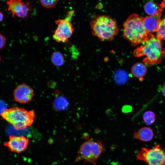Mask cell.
<instances>
[{
	"instance_id": "cell-5",
	"label": "cell",
	"mask_w": 165,
	"mask_h": 165,
	"mask_svg": "<svg viewBox=\"0 0 165 165\" xmlns=\"http://www.w3.org/2000/svg\"><path fill=\"white\" fill-rule=\"evenodd\" d=\"M102 143L89 140L83 142L81 145L76 157L75 162L83 161L93 165H97V162L101 154L105 151Z\"/></svg>"
},
{
	"instance_id": "cell-4",
	"label": "cell",
	"mask_w": 165,
	"mask_h": 165,
	"mask_svg": "<svg viewBox=\"0 0 165 165\" xmlns=\"http://www.w3.org/2000/svg\"><path fill=\"white\" fill-rule=\"evenodd\" d=\"M0 116L17 130H23L30 126L35 116L34 110L28 111L24 108L16 107L7 108Z\"/></svg>"
},
{
	"instance_id": "cell-23",
	"label": "cell",
	"mask_w": 165,
	"mask_h": 165,
	"mask_svg": "<svg viewBox=\"0 0 165 165\" xmlns=\"http://www.w3.org/2000/svg\"><path fill=\"white\" fill-rule=\"evenodd\" d=\"M6 42V39L5 36L0 33V50L4 46Z\"/></svg>"
},
{
	"instance_id": "cell-6",
	"label": "cell",
	"mask_w": 165,
	"mask_h": 165,
	"mask_svg": "<svg viewBox=\"0 0 165 165\" xmlns=\"http://www.w3.org/2000/svg\"><path fill=\"white\" fill-rule=\"evenodd\" d=\"M137 158L147 165H165V149L159 144L151 148L143 147L137 153Z\"/></svg>"
},
{
	"instance_id": "cell-16",
	"label": "cell",
	"mask_w": 165,
	"mask_h": 165,
	"mask_svg": "<svg viewBox=\"0 0 165 165\" xmlns=\"http://www.w3.org/2000/svg\"><path fill=\"white\" fill-rule=\"evenodd\" d=\"M22 3L23 2L20 0H10L7 1L8 10L12 13L13 17L20 10Z\"/></svg>"
},
{
	"instance_id": "cell-17",
	"label": "cell",
	"mask_w": 165,
	"mask_h": 165,
	"mask_svg": "<svg viewBox=\"0 0 165 165\" xmlns=\"http://www.w3.org/2000/svg\"><path fill=\"white\" fill-rule=\"evenodd\" d=\"M51 61L53 64L57 66L62 65L64 62L63 54L58 51H55L53 53L51 56Z\"/></svg>"
},
{
	"instance_id": "cell-2",
	"label": "cell",
	"mask_w": 165,
	"mask_h": 165,
	"mask_svg": "<svg viewBox=\"0 0 165 165\" xmlns=\"http://www.w3.org/2000/svg\"><path fill=\"white\" fill-rule=\"evenodd\" d=\"M133 54L135 57L145 56L143 62L150 65L161 62L162 58L165 56V49L161 40L151 34L144 45L134 50Z\"/></svg>"
},
{
	"instance_id": "cell-19",
	"label": "cell",
	"mask_w": 165,
	"mask_h": 165,
	"mask_svg": "<svg viewBox=\"0 0 165 165\" xmlns=\"http://www.w3.org/2000/svg\"><path fill=\"white\" fill-rule=\"evenodd\" d=\"M29 5L28 3L23 2L20 11L16 13L15 15L22 18L26 17L29 12Z\"/></svg>"
},
{
	"instance_id": "cell-11",
	"label": "cell",
	"mask_w": 165,
	"mask_h": 165,
	"mask_svg": "<svg viewBox=\"0 0 165 165\" xmlns=\"http://www.w3.org/2000/svg\"><path fill=\"white\" fill-rule=\"evenodd\" d=\"M153 136L154 134L152 130L147 127L140 128L134 134V138L144 142L150 141L152 139Z\"/></svg>"
},
{
	"instance_id": "cell-3",
	"label": "cell",
	"mask_w": 165,
	"mask_h": 165,
	"mask_svg": "<svg viewBox=\"0 0 165 165\" xmlns=\"http://www.w3.org/2000/svg\"><path fill=\"white\" fill-rule=\"evenodd\" d=\"M93 35L102 41H110L117 35L119 27L116 20L110 16L102 15L90 22Z\"/></svg>"
},
{
	"instance_id": "cell-24",
	"label": "cell",
	"mask_w": 165,
	"mask_h": 165,
	"mask_svg": "<svg viewBox=\"0 0 165 165\" xmlns=\"http://www.w3.org/2000/svg\"><path fill=\"white\" fill-rule=\"evenodd\" d=\"M162 88L163 94L165 97V82L163 85Z\"/></svg>"
},
{
	"instance_id": "cell-13",
	"label": "cell",
	"mask_w": 165,
	"mask_h": 165,
	"mask_svg": "<svg viewBox=\"0 0 165 165\" xmlns=\"http://www.w3.org/2000/svg\"><path fill=\"white\" fill-rule=\"evenodd\" d=\"M131 72L134 77L142 79L147 73V68L143 63L141 62L137 63L132 66L131 69Z\"/></svg>"
},
{
	"instance_id": "cell-9",
	"label": "cell",
	"mask_w": 165,
	"mask_h": 165,
	"mask_svg": "<svg viewBox=\"0 0 165 165\" xmlns=\"http://www.w3.org/2000/svg\"><path fill=\"white\" fill-rule=\"evenodd\" d=\"M15 101L20 103L25 104L30 102L34 94L31 87L25 84L17 85L13 93Z\"/></svg>"
},
{
	"instance_id": "cell-20",
	"label": "cell",
	"mask_w": 165,
	"mask_h": 165,
	"mask_svg": "<svg viewBox=\"0 0 165 165\" xmlns=\"http://www.w3.org/2000/svg\"><path fill=\"white\" fill-rule=\"evenodd\" d=\"M156 37L161 40H165V17L161 20Z\"/></svg>"
},
{
	"instance_id": "cell-27",
	"label": "cell",
	"mask_w": 165,
	"mask_h": 165,
	"mask_svg": "<svg viewBox=\"0 0 165 165\" xmlns=\"http://www.w3.org/2000/svg\"><path fill=\"white\" fill-rule=\"evenodd\" d=\"M1 56H0V62H1Z\"/></svg>"
},
{
	"instance_id": "cell-10",
	"label": "cell",
	"mask_w": 165,
	"mask_h": 165,
	"mask_svg": "<svg viewBox=\"0 0 165 165\" xmlns=\"http://www.w3.org/2000/svg\"><path fill=\"white\" fill-rule=\"evenodd\" d=\"M162 9L155 15L144 17L143 23L146 31L149 33L157 32L161 20Z\"/></svg>"
},
{
	"instance_id": "cell-21",
	"label": "cell",
	"mask_w": 165,
	"mask_h": 165,
	"mask_svg": "<svg viewBox=\"0 0 165 165\" xmlns=\"http://www.w3.org/2000/svg\"><path fill=\"white\" fill-rule=\"evenodd\" d=\"M57 0H40L41 5L46 8H51L55 6L57 3Z\"/></svg>"
},
{
	"instance_id": "cell-18",
	"label": "cell",
	"mask_w": 165,
	"mask_h": 165,
	"mask_svg": "<svg viewBox=\"0 0 165 165\" xmlns=\"http://www.w3.org/2000/svg\"><path fill=\"white\" fill-rule=\"evenodd\" d=\"M143 117L144 122L147 125H150L152 124L156 119V116L155 113L150 111L145 112Z\"/></svg>"
},
{
	"instance_id": "cell-26",
	"label": "cell",
	"mask_w": 165,
	"mask_h": 165,
	"mask_svg": "<svg viewBox=\"0 0 165 165\" xmlns=\"http://www.w3.org/2000/svg\"><path fill=\"white\" fill-rule=\"evenodd\" d=\"M4 15L3 13L0 11V22L3 19Z\"/></svg>"
},
{
	"instance_id": "cell-22",
	"label": "cell",
	"mask_w": 165,
	"mask_h": 165,
	"mask_svg": "<svg viewBox=\"0 0 165 165\" xmlns=\"http://www.w3.org/2000/svg\"><path fill=\"white\" fill-rule=\"evenodd\" d=\"M7 105L3 100H0V115L7 109Z\"/></svg>"
},
{
	"instance_id": "cell-15",
	"label": "cell",
	"mask_w": 165,
	"mask_h": 165,
	"mask_svg": "<svg viewBox=\"0 0 165 165\" xmlns=\"http://www.w3.org/2000/svg\"><path fill=\"white\" fill-rule=\"evenodd\" d=\"M54 108L58 111L65 110L68 107L69 102L68 100L64 97L59 96L56 97L53 102Z\"/></svg>"
},
{
	"instance_id": "cell-14",
	"label": "cell",
	"mask_w": 165,
	"mask_h": 165,
	"mask_svg": "<svg viewBox=\"0 0 165 165\" xmlns=\"http://www.w3.org/2000/svg\"><path fill=\"white\" fill-rule=\"evenodd\" d=\"M115 82L118 85H123L125 83L128 79V75L127 72L119 69L116 71L113 76Z\"/></svg>"
},
{
	"instance_id": "cell-25",
	"label": "cell",
	"mask_w": 165,
	"mask_h": 165,
	"mask_svg": "<svg viewBox=\"0 0 165 165\" xmlns=\"http://www.w3.org/2000/svg\"><path fill=\"white\" fill-rule=\"evenodd\" d=\"M110 165H123L117 162L113 161L111 163Z\"/></svg>"
},
{
	"instance_id": "cell-12",
	"label": "cell",
	"mask_w": 165,
	"mask_h": 165,
	"mask_svg": "<svg viewBox=\"0 0 165 165\" xmlns=\"http://www.w3.org/2000/svg\"><path fill=\"white\" fill-rule=\"evenodd\" d=\"M165 8V0L163 1L159 5L154 2L148 1L146 3L144 6L145 12L149 16L155 15L160 10Z\"/></svg>"
},
{
	"instance_id": "cell-8",
	"label": "cell",
	"mask_w": 165,
	"mask_h": 165,
	"mask_svg": "<svg viewBox=\"0 0 165 165\" xmlns=\"http://www.w3.org/2000/svg\"><path fill=\"white\" fill-rule=\"evenodd\" d=\"M29 140L28 138L22 136H10L9 141L4 145L9 151L19 153L27 149Z\"/></svg>"
},
{
	"instance_id": "cell-7",
	"label": "cell",
	"mask_w": 165,
	"mask_h": 165,
	"mask_svg": "<svg viewBox=\"0 0 165 165\" xmlns=\"http://www.w3.org/2000/svg\"><path fill=\"white\" fill-rule=\"evenodd\" d=\"M74 12V10H71L68 12L64 19L55 21L57 27L53 37L56 42H65L72 36L74 28L71 21Z\"/></svg>"
},
{
	"instance_id": "cell-1",
	"label": "cell",
	"mask_w": 165,
	"mask_h": 165,
	"mask_svg": "<svg viewBox=\"0 0 165 165\" xmlns=\"http://www.w3.org/2000/svg\"><path fill=\"white\" fill-rule=\"evenodd\" d=\"M144 17L136 13L129 16L123 24V36L133 46L144 43L151 33L146 30L143 23Z\"/></svg>"
}]
</instances>
